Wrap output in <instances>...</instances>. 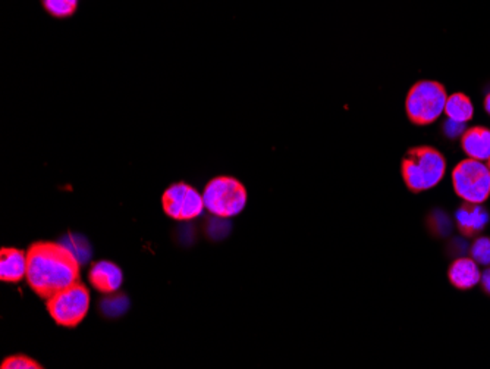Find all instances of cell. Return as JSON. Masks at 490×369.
I'll return each instance as SVG.
<instances>
[{
  "mask_svg": "<svg viewBox=\"0 0 490 369\" xmlns=\"http://www.w3.org/2000/svg\"><path fill=\"white\" fill-rule=\"evenodd\" d=\"M448 93L439 81H417L405 99V112L412 124L430 126L445 112Z\"/></svg>",
  "mask_w": 490,
  "mask_h": 369,
  "instance_id": "3957f363",
  "label": "cell"
},
{
  "mask_svg": "<svg viewBox=\"0 0 490 369\" xmlns=\"http://www.w3.org/2000/svg\"><path fill=\"white\" fill-rule=\"evenodd\" d=\"M204 208L219 218H233L247 206V189L233 176H215L203 192Z\"/></svg>",
  "mask_w": 490,
  "mask_h": 369,
  "instance_id": "277c9868",
  "label": "cell"
},
{
  "mask_svg": "<svg viewBox=\"0 0 490 369\" xmlns=\"http://www.w3.org/2000/svg\"><path fill=\"white\" fill-rule=\"evenodd\" d=\"M79 0H42V6L50 17L65 20L77 12Z\"/></svg>",
  "mask_w": 490,
  "mask_h": 369,
  "instance_id": "5bb4252c",
  "label": "cell"
},
{
  "mask_svg": "<svg viewBox=\"0 0 490 369\" xmlns=\"http://www.w3.org/2000/svg\"><path fill=\"white\" fill-rule=\"evenodd\" d=\"M470 256L473 258L478 265H490V237H478L474 240L471 248H470Z\"/></svg>",
  "mask_w": 490,
  "mask_h": 369,
  "instance_id": "9a60e30c",
  "label": "cell"
},
{
  "mask_svg": "<svg viewBox=\"0 0 490 369\" xmlns=\"http://www.w3.org/2000/svg\"><path fill=\"white\" fill-rule=\"evenodd\" d=\"M461 149L467 158L487 162L490 158V128L471 127L462 131Z\"/></svg>",
  "mask_w": 490,
  "mask_h": 369,
  "instance_id": "8fae6325",
  "label": "cell"
},
{
  "mask_svg": "<svg viewBox=\"0 0 490 369\" xmlns=\"http://www.w3.org/2000/svg\"><path fill=\"white\" fill-rule=\"evenodd\" d=\"M487 167H489V169H490V158H489V160H487Z\"/></svg>",
  "mask_w": 490,
  "mask_h": 369,
  "instance_id": "d6986e66",
  "label": "cell"
},
{
  "mask_svg": "<svg viewBox=\"0 0 490 369\" xmlns=\"http://www.w3.org/2000/svg\"><path fill=\"white\" fill-rule=\"evenodd\" d=\"M480 285H482L483 291L490 296V265L485 271H482V278H480Z\"/></svg>",
  "mask_w": 490,
  "mask_h": 369,
  "instance_id": "e0dca14e",
  "label": "cell"
},
{
  "mask_svg": "<svg viewBox=\"0 0 490 369\" xmlns=\"http://www.w3.org/2000/svg\"><path fill=\"white\" fill-rule=\"evenodd\" d=\"M162 206L169 218L176 221H192L203 212V194H200L187 183H176L165 190Z\"/></svg>",
  "mask_w": 490,
  "mask_h": 369,
  "instance_id": "52a82bcc",
  "label": "cell"
},
{
  "mask_svg": "<svg viewBox=\"0 0 490 369\" xmlns=\"http://www.w3.org/2000/svg\"><path fill=\"white\" fill-rule=\"evenodd\" d=\"M27 275V252L15 248L0 250V280L20 283Z\"/></svg>",
  "mask_w": 490,
  "mask_h": 369,
  "instance_id": "7c38bea8",
  "label": "cell"
},
{
  "mask_svg": "<svg viewBox=\"0 0 490 369\" xmlns=\"http://www.w3.org/2000/svg\"><path fill=\"white\" fill-rule=\"evenodd\" d=\"M490 221V215L480 203L464 201L455 212V226L467 239L478 237Z\"/></svg>",
  "mask_w": 490,
  "mask_h": 369,
  "instance_id": "ba28073f",
  "label": "cell"
},
{
  "mask_svg": "<svg viewBox=\"0 0 490 369\" xmlns=\"http://www.w3.org/2000/svg\"><path fill=\"white\" fill-rule=\"evenodd\" d=\"M446 160L432 146L412 147L401 162V174L407 189L421 193L437 187L444 180Z\"/></svg>",
  "mask_w": 490,
  "mask_h": 369,
  "instance_id": "7a4b0ae2",
  "label": "cell"
},
{
  "mask_svg": "<svg viewBox=\"0 0 490 369\" xmlns=\"http://www.w3.org/2000/svg\"><path fill=\"white\" fill-rule=\"evenodd\" d=\"M27 283L42 299L79 282V260L63 243L37 242L27 250Z\"/></svg>",
  "mask_w": 490,
  "mask_h": 369,
  "instance_id": "6da1fadb",
  "label": "cell"
},
{
  "mask_svg": "<svg viewBox=\"0 0 490 369\" xmlns=\"http://www.w3.org/2000/svg\"><path fill=\"white\" fill-rule=\"evenodd\" d=\"M483 105H485V111L490 115V93L485 97V103Z\"/></svg>",
  "mask_w": 490,
  "mask_h": 369,
  "instance_id": "ac0fdd59",
  "label": "cell"
},
{
  "mask_svg": "<svg viewBox=\"0 0 490 369\" xmlns=\"http://www.w3.org/2000/svg\"><path fill=\"white\" fill-rule=\"evenodd\" d=\"M482 271L478 269V264L470 258H458L449 265L448 280L453 287L458 290H471L480 284Z\"/></svg>",
  "mask_w": 490,
  "mask_h": 369,
  "instance_id": "30bf717a",
  "label": "cell"
},
{
  "mask_svg": "<svg viewBox=\"0 0 490 369\" xmlns=\"http://www.w3.org/2000/svg\"><path fill=\"white\" fill-rule=\"evenodd\" d=\"M445 115L455 122H469L474 117L473 102L464 93H453L445 103Z\"/></svg>",
  "mask_w": 490,
  "mask_h": 369,
  "instance_id": "4fadbf2b",
  "label": "cell"
},
{
  "mask_svg": "<svg viewBox=\"0 0 490 369\" xmlns=\"http://www.w3.org/2000/svg\"><path fill=\"white\" fill-rule=\"evenodd\" d=\"M2 369H42L43 366L31 357L18 355V357H6L2 365Z\"/></svg>",
  "mask_w": 490,
  "mask_h": 369,
  "instance_id": "2e32d148",
  "label": "cell"
},
{
  "mask_svg": "<svg viewBox=\"0 0 490 369\" xmlns=\"http://www.w3.org/2000/svg\"><path fill=\"white\" fill-rule=\"evenodd\" d=\"M88 280L100 293L115 294L121 289L124 274L122 269L110 260H100L90 269Z\"/></svg>",
  "mask_w": 490,
  "mask_h": 369,
  "instance_id": "9c48e42d",
  "label": "cell"
},
{
  "mask_svg": "<svg viewBox=\"0 0 490 369\" xmlns=\"http://www.w3.org/2000/svg\"><path fill=\"white\" fill-rule=\"evenodd\" d=\"M453 192L470 203H480L490 198V169L482 160H461L453 169Z\"/></svg>",
  "mask_w": 490,
  "mask_h": 369,
  "instance_id": "8992f818",
  "label": "cell"
},
{
  "mask_svg": "<svg viewBox=\"0 0 490 369\" xmlns=\"http://www.w3.org/2000/svg\"><path fill=\"white\" fill-rule=\"evenodd\" d=\"M47 311L61 327L74 328L83 323L90 308V291L78 282L47 299Z\"/></svg>",
  "mask_w": 490,
  "mask_h": 369,
  "instance_id": "5b68a950",
  "label": "cell"
}]
</instances>
